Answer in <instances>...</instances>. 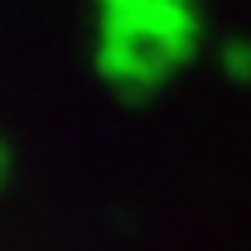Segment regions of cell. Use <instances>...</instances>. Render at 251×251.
<instances>
[{
    "mask_svg": "<svg viewBox=\"0 0 251 251\" xmlns=\"http://www.w3.org/2000/svg\"><path fill=\"white\" fill-rule=\"evenodd\" d=\"M218 68L237 82V87H251V39H247V34L218 44Z\"/></svg>",
    "mask_w": 251,
    "mask_h": 251,
    "instance_id": "7a4b0ae2",
    "label": "cell"
},
{
    "mask_svg": "<svg viewBox=\"0 0 251 251\" xmlns=\"http://www.w3.org/2000/svg\"><path fill=\"white\" fill-rule=\"evenodd\" d=\"M198 44V0H97V73L126 101L155 97Z\"/></svg>",
    "mask_w": 251,
    "mask_h": 251,
    "instance_id": "6da1fadb",
    "label": "cell"
},
{
    "mask_svg": "<svg viewBox=\"0 0 251 251\" xmlns=\"http://www.w3.org/2000/svg\"><path fill=\"white\" fill-rule=\"evenodd\" d=\"M10 174H15V150H10V145L0 140V188L10 184Z\"/></svg>",
    "mask_w": 251,
    "mask_h": 251,
    "instance_id": "3957f363",
    "label": "cell"
}]
</instances>
